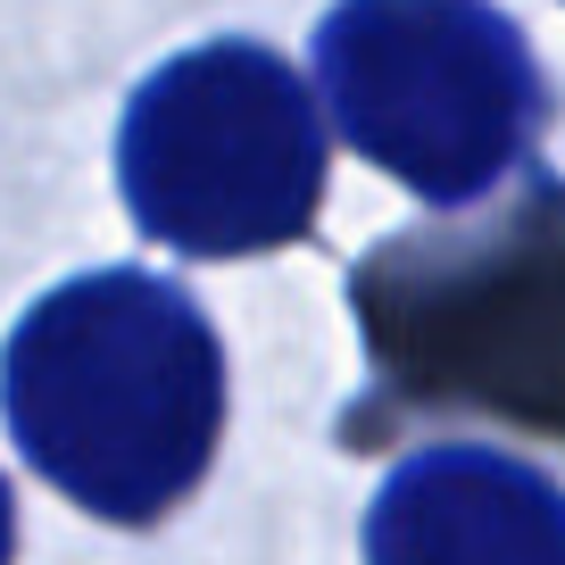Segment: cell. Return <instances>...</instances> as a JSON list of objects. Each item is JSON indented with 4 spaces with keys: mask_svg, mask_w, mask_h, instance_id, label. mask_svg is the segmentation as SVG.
<instances>
[{
    "mask_svg": "<svg viewBox=\"0 0 565 565\" xmlns=\"http://www.w3.org/2000/svg\"><path fill=\"white\" fill-rule=\"evenodd\" d=\"M0 407L42 482L108 524H159L216 458L225 350L175 282L100 266L25 308Z\"/></svg>",
    "mask_w": 565,
    "mask_h": 565,
    "instance_id": "6da1fadb",
    "label": "cell"
},
{
    "mask_svg": "<svg viewBox=\"0 0 565 565\" xmlns=\"http://www.w3.org/2000/svg\"><path fill=\"white\" fill-rule=\"evenodd\" d=\"M317 92L341 134L433 209H466L524 167L548 117L532 42L491 0H333Z\"/></svg>",
    "mask_w": 565,
    "mask_h": 565,
    "instance_id": "7a4b0ae2",
    "label": "cell"
},
{
    "mask_svg": "<svg viewBox=\"0 0 565 565\" xmlns=\"http://www.w3.org/2000/svg\"><path fill=\"white\" fill-rule=\"evenodd\" d=\"M117 183L134 225L183 258L300 242L324 200L317 100L266 42H200L134 92Z\"/></svg>",
    "mask_w": 565,
    "mask_h": 565,
    "instance_id": "3957f363",
    "label": "cell"
},
{
    "mask_svg": "<svg viewBox=\"0 0 565 565\" xmlns=\"http://www.w3.org/2000/svg\"><path fill=\"white\" fill-rule=\"evenodd\" d=\"M366 565H565V491L482 441L416 449L366 508Z\"/></svg>",
    "mask_w": 565,
    "mask_h": 565,
    "instance_id": "277c9868",
    "label": "cell"
},
{
    "mask_svg": "<svg viewBox=\"0 0 565 565\" xmlns=\"http://www.w3.org/2000/svg\"><path fill=\"white\" fill-rule=\"evenodd\" d=\"M9 548H18V508H9V482H0V565H9Z\"/></svg>",
    "mask_w": 565,
    "mask_h": 565,
    "instance_id": "5b68a950",
    "label": "cell"
}]
</instances>
